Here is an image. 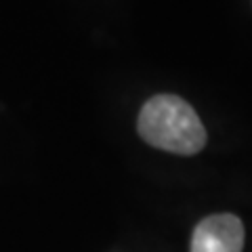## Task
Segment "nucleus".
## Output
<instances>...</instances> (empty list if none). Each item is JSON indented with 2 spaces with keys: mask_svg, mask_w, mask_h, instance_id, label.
Wrapping results in <instances>:
<instances>
[{
  "mask_svg": "<svg viewBox=\"0 0 252 252\" xmlns=\"http://www.w3.org/2000/svg\"><path fill=\"white\" fill-rule=\"evenodd\" d=\"M139 135L152 147L179 156H193L206 145V128L195 109L177 94H156L143 105Z\"/></svg>",
  "mask_w": 252,
  "mask_h": 252,
  "instance_id": "1",
  "label": "nucleus"
},
{
  "mask_svg": "<svg viewBox=\"0 0 252 252\" xmlns=\"http://www.w3.org/2000/svg\"><path fill=\"white\" fill-rule=\"evenodd\" d=\"M242 248L244 225L229 212L200 220L191 238V252H242Z\"/></svg>",
  "mask_w": 252,
  "mask_h": 252,
  "instance_id": "2",
  "label": "nucleus"
}]
</instances>
